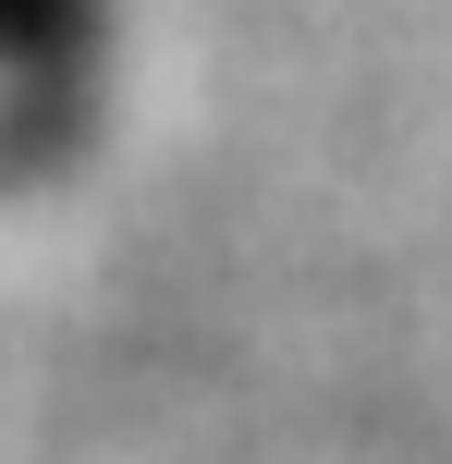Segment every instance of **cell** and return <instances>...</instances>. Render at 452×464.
Instances as JSON below:
<instances>
[{
	"label": "cell",
	"instance_id": "6da1fadb",
	"mask_svg": "<svg viewBox=\"0 0 452 464\" xmlns=\"http://www.w3.org/2000/svg\"><path fill=\"white\" fill-rule=\"evenodd\" d=\"M122 62V0H0V196L98 122Z\"/></svg>",
	"mask_w": 452,
	"mask_h": 464
}]
</instances>
